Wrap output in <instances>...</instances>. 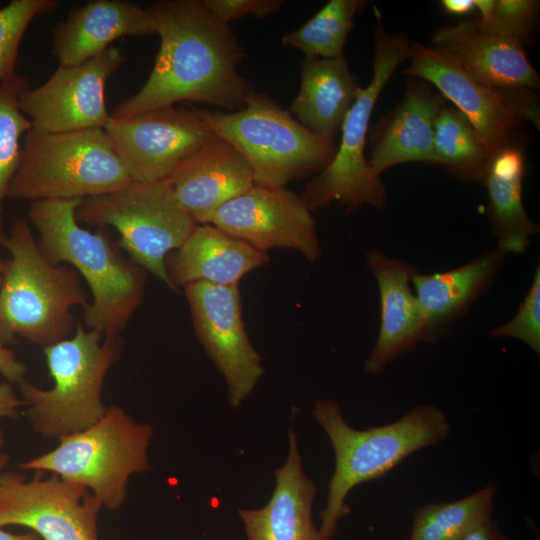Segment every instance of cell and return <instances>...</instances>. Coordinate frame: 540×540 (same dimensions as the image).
<instances>
[{
    "mask_svg": "<svg viewBox=\"0 0 540 540\" xmlns=\"http://www.w3.org/2000/svg\"><path fill=\"white\" fill-rule=\"evenodd\" d=\"M20 407H24V402L21 397H18L12 383L8 381L0 382V419L6 417L15 418ZM4 443L5 437L0 427V449L4 446Z\"/></svg>",
    "mask_w": 540,
    "mask_h": 540,
    "instance_id": "obj_36",
    "label": "cell"
},
{
    "mask_svg": "<svg viewBox=\"0 0 540 540\" xmlns=\"http://www.w3.org/2000/svg\"><path fill=\"white\" fill-rule=\"evenodd\" d=\"M366 262L379 289L380 327L363 369L366 374L377 376L424 342V320L412 287L416 267L378 249L367 251Z\"/></svg>",
    "mask_w": 540,
    "mask_h": 540,
    "instance_id": "obj_17",
    "label": "cell"
},
{
    "mask_svg": "<svg viewBox=\"0 0 540 540\" xmlns=\"http://www.w3.org/2000/svg\"><path fill=\"white\" fill-rule=\"evenodd\" d=\"M366 3L362 0H331L298 29L285 34L281 43L301 51L304 58L344 56L354 17Z\"/></svg>",
    "mask_w": 540,
    "mask_h": 540,
    "instance_id": "obj_29",
    "label": "cell"
},
{
    "mask_svg": "<svg viewBox=\"0 0 540 540\" xmlns=\"http://www.w3.org/2000/svg\"><path fill=\"white\" fill-rule=\"evenodd\" d=\"M360 88L344 56L304 58L300 87L288 111L310 131L333 137Z\"/></svg>",
    "mask_w": 540,
    "mask_h": 540,
    "instance_id": "obj_25",
    "label": "cell"
},
{
    "mask_svg": "<svg viewBox=\"0 0 540 540\" xmlns=\"http://www.w3.org/2000/svg\"><path fill=\"white\" fill-rule=\"evenodd\" d=\"M156 34L148 8L128 0H91L73 7L53 30L52 54L62 66L84 63L121 37Z\"/></svg>",
    "mask_w": 540,
    "mask_h": 540,
    "instance_id": "obj_19",
    "label": "cell"
},
{
    "mask_svg": "<svg viewBox=\"0 0 540 540\" xmlns=\"http://www.w3.org/2000/svg\"><path fill=\"white\" fill-rule=\"evenodd\" d=\"M374 42L372 79L360 88L342 123L332 161L306 183L300 195L312 213L333 201L347 213H355L363 205L383 209L387 204L386 188L365 154L368 126L382 89L398 65L409 58L411 43L405 34H389L380 24L375 28Z\"/></svg>",
    "mask_w": 540,
    "mask_h": 540,
    "instance_id": "obj_9",
    "label": "cell"
},
{
    "mask_svg": "<svg viewBox=\"0 0 540 540\" xmlns=\"http://www.w3.org/2000/svg\"><path fill=\"white\" fill-rule=\"evenodd\" d=\"M441 5L447 13L453 15H465L475 8L473 0H442Z\"/></svg>",
    "mask_w": 540,
    "mask_h": 540,
    "instance_id": "obj_39",
    "label": "cell"
},
{
    "mask_svg": "<svg viewBox=\"0 0 540 540\" xmlns=\"http://www.w3.org/2000/svg\"><path fill=\"white\" fill-rule=\"evenodd\" d=\"M125 55L115 46L78 65H59L50 78L19 100L33 128L66 132L104 128L110 119L105 105L108 79L123 65Z\"/></svg>",
    "mask_w": 540,
    "mask_h": 540,
    "instance_id": "obj_15",
    "label": "cell"
},
{
    "mask_svg": "<svg viewBox=\"0 0 540 540\" xmlns=\"http://www.w3.org/2000/svg\"><path fill=\"white\" fill-rule=\"evenodd\" d=\"M9 461V455L5 452H0V477L2 475L3 468L7 465Z\"/></svg>",
    "mask_w": 540,
    "mask_h": 540,
    "instance_id": "obj_41",
    "label": "cell"
},
{
    "mask_svg": "<svg viewBox=\"0 0 540 540\" xmlns=\"http://www.w3.org/2000/svg\"><path fill=\"white\" fill-rule=\"evenodd\" d=\"M120 334L102 335L77 326L71 338L42 348L52 388L22 379L18 385L25 415L37 434L60 439L96 423L106 412L102 387L123 349Z\"/></svg>",
    "mask_w": 540,
    "mask_h": 540,
    "instance_id": "obj_5",
    "label": "cell"
},
{
    "mask_svg": "<svg viewBox=\"0 0 540 540\" xmlns=\"http://www.w3.org/2000/svg\"><path fill=\"white\" fill-rule=\"evenodd\" d=\"M24 363L17 359L13 350L0 344V373L10 383H19L26 374Z\"/></svg>",
    "mask_w": 540,
    "mask_h": 540,
    "instance_id": "obj_37",
    "label": "cell"
},
{
    "mask_svg": "<svg viewBox=\"0 0 540 540\" xmlns=\"http://www.w3.org/2000/svg\"><path fill=\"white\" fill-rule=\"evenodd\" d=\"M148 9L160 38L154 66L139 91L110 117L128 118L181 101L242 109L254 89L237 71L245 54L230 25L202 0H160Z\"/></svg>",
    "mask_w": 540,
    "mask_h": 540,
    "instance_id": "obj_1",
    "label": "cell"
},
{
    "mask_svg": "<svg viewBox=\"0 0 540 540\" xmlns=\"http://www.w3.org/2000/svg\"><path fill=\"white\" fill-rule=\"evenodd\" d=\"M445 98L426 81L412 79L399 104L378 123L370 137L369 164L381 174L406 163L433 165L434 123Z\"/></svg>",
    "mask_w": 540,
    "mask_h": 540,
    "instance_id": "obj_21",
    "label": "cell"
},
{
    "mask_svg": "<svg viewBox=\"0 0 540 540\" xmlns=\"http://www.w3.org/2000/svg\"><path fill=\"white\" fill-rule=\"evenodd\" d=\"M204 112L215 134L246 159L256 185L286 187L318 174L336 152L333 137L310 131L263 93H251L238 111Z\"/></svg>",
    "mask_w": 540,
    "mask_h": 540,
    "instance_id": "obj_8",
    "label": "cell"
},
{
    "mask_svg": "<svg viewBox=\"0 0 540 540\" xmlns=\"http://www.w3.org/2000/svg\"><path fill=\"white\" fill-rule=\"evenodd\" d=\"M80 202L32 201L28 220L44 255L54 264L73 265L88 284L92 302L84 307L85 326L103 336L120 334L143 300L146 271L124 257L105 227L91 232L79 225Z\"/></svg>",
    "mask_w": 540,
    "mask_h": 540,
    "instance_id": "obj_2",
    "label": "cell"
},
{
    "mask_svg": "<svg viewBox=\"0 0 540 540\" xmlns=\"http://www.w3.org/2000/svg\"><path fill=\"white\" fill-rule=\"evenodd\" d=\"M525 157L512 144L496 151L483 182L488 194V219L497 248L504 254H523L539 226L522 200Z\"/></svg>",
    "mask_w": 540,
    "mask_h": 540,
    "instance_id": "obj_26",
    "label": "cell"
},
{
    "mask_svg": "<svg viewBox=\"0 0 540 540\" xmlns=\"http://www.w3.org/2000/svg\"><path fill=\"white\" fill-rule=\"evenodd\" d=\"M211 224L256 250H296L315 263L322 255L312 212L301 196L286 187L254 185L212 212Z\"/></svg>",
    "mask_w": 540,
    "mask_h": 540,
    "instance_id": "obj_14",
    "label": "cell"
},
{
    "mask_svg": "<svg viewBox=\"0 0 540 540\" xmlns=\"http://www.w3.org/2000/svg\"><path fill=\"white\" fill-rule=\"evenodd\" d=\"M496 493L497 486L489 484L454 502L418 507L407 540H462L491 518Z\"/></svg>",
    "mask_w": 540,
    "mask_h": 540,
    "instance_id": "obj_28",
    "label": "cell"
},
{
    "mask_svg": "<svg viewBox=\"0 0 540 540\" xmlns=\"http://www.w3.org/2000/svg\"><path fill=\"white\" fill-rule=\"evenodd\" d=\"M270 258L246 242L211 224H197L184 243L165 258L173 287L194 282L238 286L252 270L266 265Z\"/></svg>",
    "mask_w": 540,
    "mask_h": 540,
    "instance_id": "obj_23",
    "label": "cell"
},
{
    "mask_svg": "<svg viewBox=\"0 0 540 540\" xmlns=\"http://www.w3.org/2000/svg\"><path fill=\"white\" fill-rule=\"evenodd\" d=\"M180 206L197 224L255 185L252 169L228 141L215 135L166 179Z\"/></svg>",
    "mask_w": 540,
    "mask_h": 540,
    "instance_id": "obj_18",
    "label": "cell"
},
{
    "mask_svg": "<svg viewBox=\"0 0 540 540\" xmlns=\"http://www.w3.org/2000/svg\"><path fill=\"white\" fill-rule=\"evenodd\" d=\"M275 487L268 502L258 509H239L248 540H320L312 519L317 493L303 470L297 436L288 431L285 463L274 470Z\"/></svg>",
    "mask_w": 540,
    "mask_h": 540,
    "instance_id": "obj_22",
    "label": "cell"
},
{
    "mask_svg": "<svg viewBox=\"0 0 540 540\" xmlns=\"http://www.w3.org/2000/svg\"><path fill=\"white\" fill-rule=\"evenodd\" d=\"M59 5L58 0H12L0 8V83L16 73L20 43L33 19Z\"/></svg>",
    "mask_w": 540,
    "mask_h": 540,
    "instance_id": "obj_31",
    "label": "cell"
},
{
    "mask_svg": "<svg viewBox=\"0 0 540 540\" xmlns=\"http://www.w3.org/2000/svg\"><path fill=\"white\" fill-rule=\"evenodd\" d=\"M433 47L448 53L476 81L492 88L538 89L540 78L523 45L513 39L483 32L476 20L439 27Z\"/></svg>",
    "mask_w": 540,
    "mask_h": 540,
    "instance_id": "obj_20",
    "label": "cell"
},
{
    "mask_svg": "<svg viewBox=\"0 0 540 540\" xmlns=\"http://www.w3.org/2000/svg\"><path fill=\"white\" fill-rule=\"evenodd\" d=\"M462 540H508V538L500 529L498 522L490 518Z\"/></svg>",
    "mask_w": 540,
    "mask_h": 540,
    "instance_id": "obj_38",
    "label": "cell"
},
{
    "mask_svg": "<svg viewBox=\"0 0 540 540\" xmlns=\"http://www.w3.org/2000/svg\"><path fill=\"white\" fill-rule=\"evenodd\" d=\"M0 477V528L24 526L42 540H99L101 502L85 487L41 473Z\"/></svg>",
    "mask_w": 540,
    "mask_h": 540,
    "instance_id": "obj_13",
    "label": "cell"
},
{
    "mask_svg": "<svg viewBox=\"0 0 540 540\" xmlns=\"http://www.w3.org/2000/svg\"><path fill=\"white\" fill-rule=\"evenodd\" d=\"M0 246L10 253L0 283V344L19 336L42 349L65 339L73 330L72 309L88 304L79 273L52 263L24 218L13 222Z\"/></svg>",
    "mask_w": 540,
    "mask_h": 540,
    "instance_id": "obj_4",
    "label": "cell"
},
{
    "mask_svg": "<svg viewBox=\"0 0 540 540\" xmlns=\"http://www.w3.org/2000/svg\"><path fill=\"white\" fill-rule=\"evenodd\" d=\"M78 222L114 227L119 244L135 263L173 290L166 256L179 248L197 223L180 206L166 180L132 182L109 194L81 199Z\"/></svg>",
    "mask_w": 540,
    "mask_h": 540,
    "instance_id": "obj_10",
    "label": "cell"
},
{
    "mask_svg": "<svg viewBox=\"0 0 540 540\" xmlns=\"http://www.w3.org/2000/svg\"><path fill=\"white\" fill-rule=\"evenodd\" d=\"M3 259L0 256V283H1V277H2V270H3Z\"/></svg>",
    "mask_w": 540,
    "mask_h": 540,
    "instance_id": "obj_42",
    "label": "cell"
},
{
    "mask_svg": "<svg viewBox=\"0 0 540 540\" xmlns=\"http://www.w3.org/2000/svg\"><path fill=\"white\" fill-rule=\"evenodd\" d=\"M503 99L511 112L520 120L527 119L539 128V100L528 88H500Z\"/></svg>",
    "mask_w": 540,
    "mask_h": 540,
    "instance_id": "obj_35",
    "label": "cell"
},
{
    "mask_svg": "<svg viewBox=\"0 0 540 540\" xmlns=\"http://www.w3.org/2000/svg\"><path fill=\"white\" fill-rule=\"evenodd\" d=\"M202 2L227 24L245 16L264 18L276 13L284 4L282 0H202Z\"/></svg>",
    "mask_w": 540,
    "mask_h": 540,
    "instance_id": "obj_34",
    "label": "cell"
},
{
    "mask_svg": "<svg viewBox=\"0 0 540 540\" xmlns=\"http://www.w3.org/2000/svg\"><path fill=\"white\" fill-rule=\"evenodd\" d=\"M153 429L118 405L107 407L92 426L59 439L52 450L19 464L34 472H50L88 489L109 511L127 498L129 478L151 469L148 449Z\"/></svg>",
    "mask_w": 540,
    "mask_h": 540,
    "instance_id": "obj_7",
    "label": "cell"
},
{
    "mask_svg": "<svg viewBox=\"0 0 540 540\" xmlns=\"http://www.w3.org/2000/svg\"><path fill=\"white\" fill-rule=\"evenodd\" d=\"M183 289L195 335L224 377L229 404L236 408L265 373L245 329L239 288L200 281Z\"/></svg>",
    "mask_w": 540,
    "mask_h": 540,
    "instance_id": "obj_12",
    "label": "cell"
},
{
    "mask_svg": "<svg viewBox=\"0 0 540 540\" xmlns=\"http://www.w3.org/2000/svg\"><path fill=\"white\" fill-rule=\"evenodd\" d=\"M133 182L166 180L216 134L204 110L165 106L104 127Z\"/></svg>",
    "mask_w": 540,
    "mask_h": 540,
    "instance_id": "obj_11",
    "label": "cell"
},
{
    "mask_svg": "<svg viewBox=\"0 0 540 540\" xmlns=\"http://www.w3.org/2000/svg\"><path fill=\"white\" fill-rule=\"evenodd\" d=\"M409 59L404 72L436 87L469 120L493 154L511 144L520 119L506 105L500 88L476 81L448 53L433 46L411 43Z\"/></svg>",
    "mask_w": 540,
    "mask_h": 540,
    "instance_id": "obj_16",
    "label": "cell"
},
{
    "mask_svg": "<svg viewBox=\"0 0 540 540\" xmlns=\"http://www.w3.org/2000/svg\"><path fill=\"white\" fill-rule=\"evenodd\" d=\"M28 88V79L17 73L0 83V240L7 234L4 202L19 165L21 139L32 127L19 107L20 97Z\"/></svg>",
    "mask_w": 540,
    "mask_h": 540,
    "instance_id": "obj_30",
    "label": "cell"
},
{
    "mask_svg": "<svg viewBox=\"0 0 540 540\" xmlns=\"http://www.w3.org/2000/svg\"><path fill=\"white\" fill-rule=\"evenodd\" d=\"M0 540H42L40 536H38L34 532H28L24 534H14L7 532L0 528Z\"/></svg>",
    "mask_w": 540,
    "mask_h": 540,
    "instance_id": "obj_40",
    "label": "cell"
},
{
    "mask_svg": "<svg viewBox=\"0 0 540 540\" xmlns=\"http://www.w3.org/2000/svg\"><path fill=\"white\" fill-rule=\"evenodd\" d=\"M132 182L104 128L49 132L31 127L7 198L84 199Z\"/></svg>",
    "mask_w": 540,
    "mask_h": 540,
    "instance_id": "obj_6",
    "label": "cell"
},
{
    "mask_svg": "<svg viewBox=\"0 0 540 540\" xmlns=\"http://www.w3.org/2000/svg\"><path fill=\"white\" fill-rule=\"evenodd\" d=\"M433 165L464 181H483L493 153L454 106L441 109L434 123Z\"/></svg>",
    "mask_w": 540,
    "mask_h": 540,
    "instance_id": "obj_27",
    "label": "cell"
},
{
    "mask_svg": "<svg viewBox=\"0 0 540 540\" xmlns=\"http://www.w3.org/2000/svg\"><path fill=\"white\" fill-rule=\"evenodd\" d=\"M311 414L335 457L326 505L319 513L320 540L336 535L339 521L350 513L345 500L355 486L381 478L413 453L446 440L451 431L446 413L434 404L414 406L392 423L364 430L351 427L332 399L318 400Z\"/></svg>",
    "mask_w": 540,
    "mask_h": 540,
    "instance_id": "obj_3",
    "label": "cell"
},
{
    "mask_svg": "<svg viewBox=\"0 0 540 540\" xmlns=\"http://www.w3.org/2000/svg\"><path fill=\"white\" fill-rule=\"evenodd\" d=\"M505 257L500 250L492 249L447 271L413 275L412 287L424 320V343H437L488 290Z\"/></svg>",
    "mask_w": 540,
    "mask_h": 540,
    "instance_id": "obj_24",
    "label": "cell"
},
{
    "mask_svg": "<svg viewBox=\"0 0 540 540\" xmlns=\"http://www.w3.org/2000/svg\"><path fill=\"white\" fill-rule=\"evenodd\" d=\"M538 13L539 1L495 0L487 21L483 24L477 22V25L483 32L513 39L523 45L536 23Z\"/></svg>",
    "mask_w": 540,
    "mask_h": 540,
    "instance_id": "obj_32",
    "label": "cell"
},
{
    "mask_svg": "<svg viewBox=\"0 0 540 540\" xmlns=\"http://www.w3.org/2000/svg\"><path fill=\"white\" fill-rule=\"evenodd\" d=\"M491 338H514L540 354V266L537 265L529 291L516 315L508 322L493 328Z\"/></svg>",
    "mask_w": 540,
    "mask_h": 540,
    "instance_id": "obj_33",
    "label": "cell"
}]
</instances>
